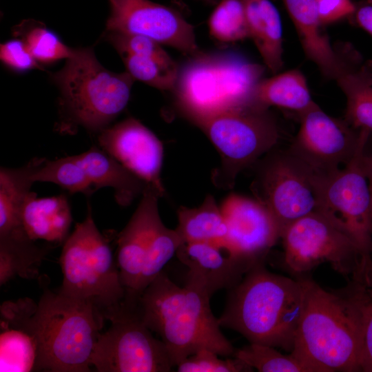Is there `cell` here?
<instances>
[{
    "label": "cell",
    "instance_id": "obj_1",
    "mask_svg": "<svg viewBox=\"0 0 372 372\" xmlns=\"http://www.w3.org/2000/svg\"><path fill=\"white\" fill-rule=\"evenodd\" d=\"M362 321L358 282L340 292L307 279L304 310L291 354L311 372L360 371Z\"/></svg>",
    "mask_w": 372,
    "mask_h": 372
},
{
    "label": "cell",
    "instance_id": "obj_2",
    "mask_svg": "<svg viewBox=\"0 0 372 372\" xmlns=\"http://www.w3.org/2000/svg\"><path fill=\"white\" fill-rule=\"evenodd\" d=\"M306 281L271 273L258 262L229 289L219 324L249 343L291 352L304 310Z\"/></svg>",
    "mask_w": 372,
    "mask_h": 372
},
{
    "label": "cell",
    "instance_id": "obj_3",
    "mask_svg": "<svg viewBox=\"0 0 372 372\" xmlns=\"http://www.w3.org/2000/svg\"><path fill=\"white\" fill-rule=\"evenodd\" d=\"M209 300L193 289L178 286L163 271L141 295V317L165 344L175 367L204 349L220 356L234 355L236 349L222 333Z\"/></svg>",
    "mask_w": 372,
    "mask_h": 372
},
{
    "label": "cell",
    "instance_id": "obj_4",
    "mask_svg": "<svg viewBox=\"0 0 372 372\" xmlns=\"http://www.w3.org/2000/svg\"><path fill=\"white\" fill-rule=\"evenodd\" d=\"M52 79L60 90L56 130L74 134L83 127L99 134L126 107L134 79L127 72L105 68L90 48L73 49Z\"/></svg>",
    "mask_w": 372,
    "mask_h": 372
},
{
    "label": "cell",
    "instance_id": "obj_5",
    "mask_svg": "<svg viewBox=\"0 0 372 372\" xmlns=\"http://www.w3.org/2000/svg\"><path fill=\"white\" fill-rule=\"evenodd\" d=\"M264 68L231 52H198L178 67L172 90L192 123L227 110L250 106Z\"/></svg>",
    "mask_w": 372,
    "mask_h": 372
},
{
    "label": "cell",
    "instance_id": "obj_6",
    "mask_svg": "<svg viewBox=\"0 0 372 372\" xmlns=\"http://www.w3.org/2000/svg\"><path fill=\"white\" fill-rule=\"evenodd\" d=\"M38 303L39 371L88 372L105 318L89 301L44 290Z\"/></svg>",
    "mask_w": 372,
    "mask_h": 372
},
{
    "label": "cell",
    "instance_id": "obj_7",
    "mask_svg": "<svg viewBox=\"0 0 372 372\" xmlns=\"http://www.w3.org/2000/svg\"><path fill=\"white\" fill-rule=\"evenodd\" d=\"M59 262L60 292L90 302L109 321L120 311L125 289L110 242L97 228L90 206L85 218L63 244Z\"/></svg>",
    "mask_w": 372,
    "mask_h": 372
},
{
    "label": "cell",
    "instance_id": "obj_8",
    "mask_svg": "<svg viewBox=\"0 0 372 372\" xmlns=\"http://www.w3.org/2000/svg\"><path fill=\"white\" fill-rule=\"evenodd\" d=\"M195 125L218 150L220 165L212 175L218 187H233L237 175L275 148L278 125L268 110L245 106L206 117Z\"/></svg>",
    "mask_w": 372,
    "mask_h": 372
},
{
    "label": "cell",
    "instance_id": "obj_9",
    "mask_svg": "<svg viewBox=\"0 0 372 372\" xmlns=\"http://www.w3.org/2000/svg\"><path fill=\"white\" fill-rule=\"evenodd\" d=\"M261 158L256 163L252 190L274 218L281 236L291 223L319 211L321 176L289 147L273 148Z\"/></svg>",
    "mask_w": 372,
    "mask_h": 372
},
{
    "label": "cell",
    "instance_id": "obj_10",
    "mask_svg": "<svg viewBox=\"0 0 372 372\" xmlns=\"http://www.w3.org/2000/svg\"><path fill=\"white\" fill-rule=\"evenodd\" d=\"M280 238L289 269L302 273L323 262L352 278L363 269L361 252L351 236L320 211H314L288 225Z\"/></svg>",
    "mask_w": 372,
    "mask_h": 372
},
{
    "label": "cell",
    "instance_id": "obj_11",
    "mask_svg": "<svg viewBox=\"0 0 372 372\" xmlns=\"http://www.w3.org/2000/svg\"><path fill=\"white\" fill-rule=\"evenodd\" d=\"M137 303L124 304L99 334L90 360L97 371L168 372L175 367L165 344L142 320Z\"/></svg>",
    "mask_w": 372,
    "mask_h": 372
},
{
    "label": "cell",
    "instance_id": "obj_12",
    "mask_svg": "<svg viewBox=\"0 0 372 372\" xmlns=\"http://www.w3.org/2000/svg\"><path fill=\"white\" fill-rule=\"evenodd\" d=\"M368 141L335 172L321 176L320 211L347 233L358 245L366 267L372 260V202L361 159Z\"/></svg>",
    "mask_w": 372,
    "mask_h": 372
},
{
    "label": "cell",
    "instance_id": "obj_13",
    "mask_svg": "<svg viewBox=\"0 0 372 372\" xmlns=\"http://www.w3.org/2000/svg\"><path fill=\"white\" fill-rule=\"evenodd\" d=\"M299 116L300 128L289 147L320 176L347 164L371 136L328 115L315 102Z\"/></svg>",
    "mask_w": 372,
    "mask_h": 372
},
{
    "label": "cell",
    "instance_id": "obj_14",
    "mask_svg": "<svg viewBox=\"0 0 372 372\" xmlns=\"http://www.w3.org/2000/svg\"><path fill=\"white\" fill-rule=\"evenodd\" d=\"M106 31L149 37L194 55L199 52L194 26L174 8L149 0H108Z\"/></svg>",
    "mask_w": 372,
    "mask_h": 372
},
{
    "label": "cell",
    "instance_id": "obj_15",
    "mask_svg": "<svg viewBox=\"0 0 372 372\" xmlns=\"http://www.w3.org/2000/svg\"><path fill=\"white\" fill-rule=\"evenodd\" d=\"M220 208L227 227L223 246L251 266L262 262L280 238L270 211L256 198L234 194L225 200Z\"/></svg>",
    "mask_w": 372,
    "mask_h": 372
},
{
    "label": "cell",
    "instance_id": "obj_16",
    "mask_svg": "<svg viewBox=\"0 0 372 372\" xmlns=\"http://www.w3.org/2000/svg\"><path fill=\"white\" fill-rule=\"evenodd\" d=\"M97 141L102 149L164 196L161 178L163 145L149 129L129 117L100 132Z\"/></svg>",
    "mask_w": 372,
    "mask_h": 372
},
{
    "label": "cell",
    "instance_id": "obj_17",
    "mask_svg": "<svg viewBox=\"0 0 372 372\" xmlns=\"http://www.w3.org/2000/svg\"><path fill=\"white\" fill-rule=\"evenodd\" d=\"M38 303L29 298L0 307V372L39 371Z\"/></svg>",
    "mask_w": 372,
    "mask_h": 372
},
{
    "label": "cell",
    "instance_id": "obj_18",
    "mask_svg": "<svg viewBox=\"0 0 372 372\" xmlns=\"http://www.w3.org/2000/svg\"><path fill=\"white\" fill-rule=\"evenodd\" d=\"M160 197L158 190L147 184L136 211L117 236L116 259L128 300H137L141 296V276L153 231L161 218L158 207Z\"/></svg>",
    "mask_w": 372,
    "mask_h": 372
},
{
    "label": "cell",
    "instance_id": "obj_19",
    "mask_svg": "<svg viewBox=\"0 0 372 372\" xmlns=\"http://www.w3.org/2000/svg\"><path fill=\"white\" fill-rule=\"evenodd\" d=\"M176 256L187 268L185 285L209 298L218 290L235 287L253 267L212 242L184 243Z\"/></svg>",
    "mask_w": 372,
    "mask_h": 372
},
{
    "label": "cell",
    "instance_id": "obj_20",
    "mask_svg": "<svg viewBox=\"0 0 372 372\" xmlns=\"http://www.w3.org/2000/svg\"><path fill=\"white\" fill-rule=\"evenodd\" d=\"M299 35L302 49L326 77L336 80L350 67L339 58L322 32L315 0H282Z\"/></svg>",
    "mask_w": 372,
    "mask_h": 372
},
{
    "label": "cell",
    "instance_id": "obj_21",
    "mask_svg": "<svg viewBox=\"0 0 372 372\" xmlns=\"http://www.w3.org/2000/svg\"><path fill=\"white\" fill-rule=\"evenodd\" d=\"M73 156L83 169L95 191L105 187L112 188L115 200L121 206L130 205L143 194L147 185L101 147L92 146Z\"/></svg>",
    "mask_w": 372,
    "mask_h": 372
},
{
    "label": "cell",
    "instance_id": "obj_22",
    "mask_svg": "<svg viewBox=\"0 0 372 372\" xmlns=\"http://www.w3.org/2000/svg\"><path fill=\"white\" fill-rule=\"evenodd\" d=\"M22 225L33 241L43 240L55 245L65 242L72 221L70 203L65 194L38 198L32 192L21 213Z\"/></svg>",
    "mask_w": 372,
    "mask_h": 372
},
{
    "label": "cell",
    "instance_id": "obj_23",
    "mask_svg": "<svg viewBox=\"0 0 372 372\" xmlns=\"http://www.w3.org/2000/svg\"><path fill=\"white\" fill-rule=\"evenodd\" d=\"M249 38L273 73L283 65L282 31L279 13L269 0H241Z\"/></svg>",
    "mask_w": 372,
    "mask_h": 372
},
{
    "label": "cell",
    "instance_id": "obj_24",
    "mask_svg": "<svg viewBox=\"0 0 372 372\" xmlns=\"http://www.w3.org/2000/svg\"><path fill=\"white\" fill-rule=\"evenodd\" d=\"M41 158H35L19 168L0 169V238L25 231L22 225L23 205L31 194L32 176Z\"/></svg>",
    "mask_w": 372,
    "mask_h": 372
},
{
    "label": "cell",
    "instance_id": "obj_25",
    "mask_svg": "<svg viewBox=\"0 0 372 372\" xmlns=\"http://www.w3.org/2000/svg\"><path fill=\"white\" fill-rule=\"evenodd\" d=\"M313 103L304 76L292 70L261 79L253 91L250 105L265 110L278 106L300 114Z\"/></svg>",
    "mask_w": 372,
    "mask_h": 372
},
{
    "label": "cell",
    "instance_id": "obj_26",
    "mask_svg": "<svg viewBox=\"0 0 372 372\" xmlns=\"http://www.w3.org/2000/svg\"><path fill=\"white\" fill-rule=\"evenodd\" d=\"M176 228L185 243L207 242L223 245L227 227L221 208L208 195L203 203L194 208L180 207Z\"/></svg>",
    "mask_w": 372,
    "mask_h": 372
},
{
    "label": "cell",
    "instance_id": "obj_27",
    "mask_svg": "<svg viewBox=\"0 0 372 372\" xmlns=\"http://www.w3.org/2000/svg\"><path fill=\"white\" fill-rule=\"evenodd\" d=\"M347 99L345 121L372 134V62L350 68L335 80Z\"/></svg>",
    "mask_w": 372,
    "mask_h": 372
},
{
    "label": "cell",
    "instance_id": "obj_28",
    "mask_svg": "<svg viewBox=\"0 0 372 372\" xmlns=\"http://www.w3.org/2000/svg\"><path fill=\"white\" fill-rule=\"evenodd\" d=\"M46 250L29 240L23 242L0 241V285L18 276L34 279Z\"/></svg>",
    "mask_w": 372,
    "mask_h": 372
},
{
    "label": "cell",
    "instance_id": "obj_29",
    "mask_svg": "<svg viewBox=\"0 0 372 372\" xmlns=\"http://www.w3.org/2000/svg\"><path fill=\"white\" fill-rule=\"evenodd\" d=\"M32 179L34 183H53L72 194L83 193L90 196L96 192L73 156L54 161L41 158Z\"/></svg>",
    "mask_w": 372,
    "mask_h": 372
},
{
    "label": "cell",
    "instance_id": "obj_30",
    "mask_svg": "<svg viewBox=\"0 0 372 372\" xmlns=\"http://www.w3.org/2000/svg\"><path fill=\"white\" fill-rule=\"evenodd\" d=\"M184 243L176 229L167 228L163 223L161 218L157 220L141 276L140 294L160 273L163 271L165 266L176 254L180 247Z\"/></svg>",
    "mask_w": 372,
    "mask_h": 372
},
{
    "label": "cell",
    "instance_id": "obj_31",
    "mask_svg": "<svg viewBox=\"0 0 372 372\" xmlns=\"http://www.w3.org/2000/svg\"><path fill=\"white\" fill-rule=\"evenodd\" d=\"M208 26L210 34L220 42H236L249 37L241 0H220L209 19Z\"/></svg>",
    "mask_w": 372,
    "mask_h": 372
},
{
    "label": "cell",
    "instance_id": "obj_32",
    "mask_svg": "<svg viewBox=\"0 0 372 372\" xmlns=\"http://www.w3.org/2000/svg\"><path fill=\"white\" fill-rule=\"evenodd\" d=\"M234 356L260 372H311L307 366L291 353L282 354L268 345L250 343L236 350Z\"/></svg>",
    "mask_w": 372,
    "mask_h": 372
},
{
    "label": "cell",
    "instance_id": "obj_33",
    "mask_svg": "<svg viewBox=\"0 0 372 372\" xmlns=\"http://www.w3.org/2000/svg\"><path fill=\"white\" fill-rule=\"evenodd\" d=\"M26 30L22 39L34 58L42 63H50L71 56L73 49L67 46L52 30L36 21H23Z\"/></svg>",
    "mask_w": 372,
    "mask_h": 372
},
{
    "label": "cell",
    "instance_id": "obj_34",
    "mask_svg": "<svg viewBox=\"0 0 372 372\" xmlns=\"http://www.w3.org/2000/svg\"><path fill=\"white\" fill-rule=\"evenodd\" d=\"M127 72L138 80L160 90H173L178 66L168 65L154 58L132 54H120Z\"/></svg>",
    "mask_w": 372,
    "mask_h": 372
},
{
    "label": "cell",
    "instance_id": "obj_35",
    "mask_svg": "<svg viewBox=\"0 0 372 372\" xmlns=\"http://www.w3.org/2000/svg\"><path fill=\"white\" fill-rule=\"evenodd\" d=\"M105 37L119 54H132L154 58L168 65L178 67L158 42L145 36L105 31Z\"/></svg>",
    "mask_w": 372,
    "mask_h": 372
},
{
    "label": "cell",
    "instance_id": "obj_36",
    "mask_svg": "<svg viewBox=\"0 0 372 372\" xmlns=\"http://www.w3.org/2000/svg\"><path fill=\"white\" fill-rule=\"evenodd\" d=\"M216 352L204 349L190 355L176 366L178 372H247L254 369L234 356L222 359Z\"/></svg>",
    "mask_w": 372,
    "mask_h": 372
},
{
    "label": "cell",
    "instance_id": "obj_37",
    "mask_svg": "<svg viewBox=\"0 0 372 372\" xmlns=\"http://www.w3.org/2000/svg\"><path fill=\"white\" fill-rule=\"evenodd\" d=\"M0 58L6 65L17 72L41 68L22 39H11L2 43Z\"/></svg>",
    "mask_w": 372,
    "mask_h": 372
},
{
    "label": "cell",
    "instance_id": "obj_38",
    "mask_svg": "<svg viewBox=\"0 0 372 372\" xmlns=\"http://www.w3.org/2000/svg\"><path fill=\"white\" fill-rule=\"evenodd\" d=\"M358 287L362 321L360 367V371L372 372V299L360 282Z\"/></svg>",
    "mask_w": 372,
    "mask_h": 372
},
{
    "label": "cell",
    "instance_id": "obj_39",
    "mask_svg": "<svg viewBox=\"0 0 372 372\" xmlns=\"http://www.w3.org/2000/svg\"><path fill=\"white\" fill-rule=\"evenodd\" d=\"M321 25L335 22L355 12L351 0H315Z\"/></svg>",
    "mask_w": 372,
    "mask_h": 372
},
{
    "label": "cell",
    "instance_id": "obj_40",
    "mask_svg": "<svg viewBox=\"0 0 372 372\" xmlns=\"http://www.w3.org/2000/svg\"><path fill=\"white\" fill-rule=\"evenodd\" d=\"M358 25L372 36V4L361 6L356 12Z\"/></svg>",
    "mask_w": 372,
    "mask_h": 372
},
{
    "label": "cell",
    "instance_id": "obj_41",
    "mask_svg": "<svg viewBox=\"0 0 372 372\" xmlns=\"http://www.w3.org/2000/svg\"><path fill=\"white\" fill-rule=\"evenodd\" d=\"M361 164L369 181L372 202V155L366 154L364 152L362 156Z\"/></svg>",
    "mask_w": 372,
    "mask_h": 372
},
{
    "label": "cell",
    "instance_id": "obj_42",
    "mask_svg": "<svg viewBox=\"0 0 372 372\" xmlns=\"http://www.w3.org/2000/svg\"><path fill=\"white\" fill-rule=\"evenodd\" d=\"M359 282L364 286L366 293L372 299V260L367 266Z\"/></svg>",
    "mask_w": 372,
    "mask_h": 372
},
{
    "label": "cell",
    "instance_id": "obj_43",
    "mask_svg": "<svg viewBox=\"0 0 372 372\" xmlns=\"http://www.w3.org/2000/svg\"><path fill=\"white\" fill-rule=\"evenodd\" d=\"M201 1L206 3L207 4L213 5V4H216L218 3L220 0H201Z\"/></svg>",
    "mask_w": 372,
    "mask_h": 372
},
{
    "label": "cell",
    "instance_id": "obj_44",
    "mask_svg": "<svg viewBox=\"0 0 372 372\" xmlns=\"http://www.w3.org/2000/svg\"><path fill=\"white\" fill-rule=\"evenodd\" d=\"M25 236H25L21 237V238H23V237H25ZM0 239H16V238H0Z\"/></svg>",
    "mask_w": 372,
    "mask_h": 372
},
{
    "label": "cell",
    "instance_id": "obj_45",
    "mask_svg": "<svg viewBox=\"0 0 372 372\" xmlns=\"http://www.w3.org/2000/svg\"><path fill=\"white\" fill-rule=\"evenodd\" d=\"M369 3L372 4V0H369Z\"/></svg>",
    "mask_w": 372,
    "mask_h": 372
}]
</instances>
